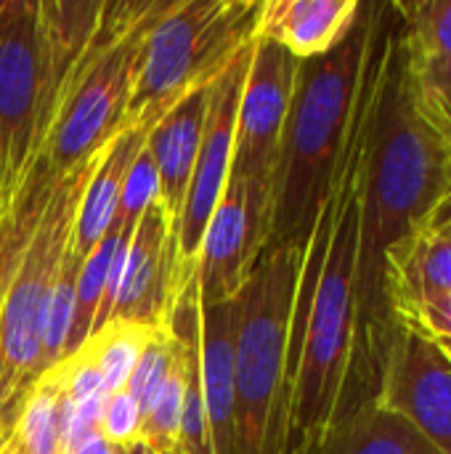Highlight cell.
Listing matches in <instances>:
<instances>
[{
	"label": "cell",
	"mask_w": 451,
	"mask_h": 454,
	"mask_svg": "<svg viewBox=\"0 0 451 454\" xmlns=\"http://www.w3.org/2000/svg\"><path fill=\"white\" fill-rule=\"evenodd\" d=\"M449 197L451 133L423 93L393 3H380L377 77L359 210L356 325L340 418L375 399L393 335L383 301V258L399 239L431 221Z\"/></svg>",
	"instance_id": "cell-1"
},
{
	"label": "cell",
	"mask_w": 451,
	"mask_h": 454,
	"mask_svg": "<svg viewBox=\"0 0 451 454\" xmlns=\"http://www.w3.org/2000/svg\"><path fill=\"white\" fill-rule=\"evenodd\" d=\"M377 5L362 3L351 32L324 56L300 61L279 146L266 253L306 250L330 197ZM260 255V258H263Z\"/></svg>",
	"instance_id": "cell-2"
},
{
	"label": "cell",
	"mask_w": 451,
	"mask_h": 454,
	"mask_svg": "<svg viewBox=\"0 0 451 454\" xmlns=\"http://www.w3.org/2000/svg\"><path fill=\"white\" fill-rule=\"evenodd\" d=\"M167 3H104L85 53L53 96L51 122L37 160L58 181L101 152L125 128L146 35ZM35 160V162H37Z\"/></svg>",
	"instance_id": "cell-3"
},
{
	"label": "cell",
	"mask_w": 451,
	"mask_h": 454,
	"mask_svg": "<svg viewBox=\"0 0 451 454\" xmlns=\"http://www.w3.org/2000/svg\"><path fill=\"white\" fill-rule=\"evenodd\" d=\"M303 255L266 253L237 295V454H284V370Z\"/></svg>",
	"instance_id": "cell-4"
},
{
	"label": "cell",
	"mask_w": 451,
	"mask_h": 454,
	"mask_svg": "<svg viewBox=\"0 0 451 454\" xmlns=\"http://www.w3.org/2000/svg\"><path fill=\"white\" fill-rule=\"evenodd\" d=\"M263 3L173 0L146 35L125 128L157 125L186 93L210 85L255 43Z\"/></svg>",
	"instance_id": "cell-5"
},
{
	"label": "cell",
	"mask_w": 451,
	"mask_h": 454,
	"mask_svg": "<svg viewBox=\"0 0 451 454\" xmlns=\"http://www.w3.org/2000/svg\"><path fill=\"white\" fill-rule=\"evenodd\" d=\"M106 146L72 168L51 189L40 221L0 309V434L13 436L24 399L43 378V311L53 277L69 250L85 186Z\"/></svg>",
	"instance_id": "cell-6"
},
{
	"label": "cell",
	"mask_w": 451,
	"mask_h": 454,
	"mask_svg": "<svg viewBox=\"0 0 451 454\" xmlns=\"http://www.w3.org/2000/svg\"><path fill=\"white\" fill-rule=\"evenodd\" d=\"M300 61L279 43L255 37L250 56L229 178L245 189L247 207V274L260 261L274 207V176L279 165V146L295 93Z\"/></svg>",
	"instance_id": "cell-7"
},
{
	"label": "cell",
	"mask_w": 451,
	"mask_h": 454,
	"mask_svg": "<svg viewBox=\"0 0 451 454\" xmlns=\"http://www.w3.org/2000/svg\"><path fill=\"white\" fill-rule=\"evenodd\" d=\"M51 122L40 3H0V207L16 202Z\"/></svg>",
	"instance_id": "cell-8"
},
{
	"label": "cell",
	"mask_w": 451,
	"mask_h": 454,
	"mask_svg": "<svg viewBox=\"0 0 451 454\" xmlns=\"http://www.w3.org/2000/svg\"><path fill=\"white\" fill-rule=\"evenodd\" d=\"M253 48L255 43L245 48L210 88L205 133L175 226V282L181 295L197 282L199 245L229 184L237 114H239V101H242V88H245Z\"/></svg>",
	"instance_id": "cell-9"
},
{
	"label": "cell",
	"mask_w": 451,
	"mask_h": 454,
	"mask_svg": "<svg viewBox=\"0 0 451 454\" xmlns=\"http://www.w3.org/2000/svg\"><path fill=\"white\" fill-rule=\"evenodd\" d=\"M178 298L175 231L159 202H154L114 255L93 335L114 325L162 330Z\"/></svg>",
	"instance_id": "cell-10"
},
{
	"label": "cell",
	"mask_w": 451,
	"mask_h": 454,
	"mask_svg": "<svg viewBox=\"0 0 451 454\" xmlns=\"http://www.w3.org/2000/svg\"><path fill=\"white\" fill-rule=\"evenodd\" d=\"M375 399L451 454V359L433 338L393 325Z\"/></svg>",
	"instance_id": "cell-11"
},
{
	"label": "cell",
	"mask_w": 451,
	"mask_h": 454,
	"mask_svg": "<svg viewBox=\"0 0 451 454\" xmlns=\"http://www.w3.org/2000/svg\"><path fill=\"white\" fill-rule=\"evenodd\" d=\"M444 293H451V218L436 213L383 258V301L391 325Z\"/></svg>",
	"instance_id": "cell-12"
},
{
	"label": "cell",
	"mask_w": 451,
	"mask_h": 454,
	"mask_svg": "<svg viewBox=\"0 0 451 454\" xmlns=\"http://www.w3.org/2000/svg\"><path fill=\"white\" fill-rule=\"evenodd\" d=\"M237 298L199 303V378L213 454H237Z\"/></svg>",
	"instance_id": "cell-13"
},
{
	"label": "cell",
	"mask_w": 451,
	"mask_h": 454,
	"mask_svg": "<svg viewBox=\"0 0 451 454\" xmlns=\"http://www.w3.org/2000/svg\"><path fill=\"white\" fill-rule=\"evenodd\" d=\"M210 85L194 88L186 93L149 133L146 146L154 157L157 176H159V207L173 223V231L178 226V215L183 207V197L194 173V162L199 154L202 133H205V117H207V98Z\"/></svg>",
	"instance_id": "cell-14"
},
{
	"label": "cell",
	"mask_w": 451,
	"mask_h": 454,
	"mask_svg": "<svg viewBox=\"0 0 451 454\" xmlns=\"http://www.w3.org/2000/svg\"><path fill=\"white\" fill-rule=\"evenodd\" d=\"M247 279V207L245 189L229 178L205 229L197 255L199 303L234 301Z\"/></svg>",
	"instance_id": "cell-15"
},
{
	"label": "cell",
	"mask_w": 451,
	"mask_h": 454,
	"mask_svg": "<svg viewBox=\"0 0 451 454\" xmlns=\"http://www.w3.org/2000/svg\"><path fill=\"white\" fill-rule=\"evenodd\" d=\"M356 0H271L260 5L258 37L279 43L298 61L330 53L356 24Z\"/></svg>",
	"instance_id": "cell-16"
},
{
	"label": "cell",
	"mask_w": 451,
	"mask_h": 454,
	"mask_svg": "<svg viewBox=\"0 0 451 454\" xmlns=\"http://www.w3.org/2000/svg\"><path fill=\"white\" fill-rule=\"evenodd\" d=\"M152 128L154 125L122 128L106 144V152H104L98 168L93 170V176L85 186V194L80 200V210H77V221H74L72 242H69V253L74 258L85 261L90 255V250L106 237L109 226L114 223L120 194H122V181H125L138 149L146 144Z\"/></svg>",
	"instance_id": "cell-17"
},
{
	"label": "cell",
	"mask_w": 451,
	"mask_h": 454,
	"mask_svg": "<svg viewBox=\"0 0 451 454\" xmlns=\"http://www.w3.org/2000/svg\"><path fill=\"white\" fill-rule=\"evenodd\" d=\"M314 454H444L377 399L343 415Z\"/></svg>",
	"instance_id": "cell-18"
},
{
	"label": "cell",
	"mask_w": 451,
	"mask_h": 454,
	"mask_svg": "<svg viewBox=\"0 0 451 454\" xmlns=\"http://www.w3.org/2000/svg\"><path fill=\"white\" fill-rule=\"evenodd\" d=\"M133 229H136V223L114 218L106 237L82 261L80 277H77V306H74V322H72V335H69V346H66V359L88 346V340L93 335L96 314H98V306L104 298V287L109 279V269L114 263L117 250L133 237Z\"/></svg>",
	"instance_id": "cell-19"
},
{
	"label": "cell",
	"mask_w": 451,
	"mask_h": 454,
	"mask_svg": "<svg viewBox=\"0 0 451 454\" xmlns=\"http://www.w3.org/2000/svg\"><path fill=\"white\" fill-rule=\"evenodd\" d=\"M64 394L61 367L48 370L27 394L16 420L13 442L21 454H61L58 442V407Z\"/></svg>",
	"instance_id": "cell-20"
},
{
	"label": "cell",
	"mask_w": 451,
	"mask_h": 454,
	"mask_svg": "<svg viewBox=\"0 0 451 454\" xmlns=\"http://www.w3.org/2000/svg\"><path fill=\"white\" fill-rule=\"evenodd\" d=\"M80 266H82V261L66 250V255L53 277V285L48 290L45 311H43V354H40L43 375L66 359V346H69L74 306H77Z\"/></svg>",
	"instance_id": "cell-21"
},
{
	"label": "cell",
	"mask_w": 451,
	"mask_h": 454,
	"mask_svg": "<svg viewBox=\"0 0 451 454\" xmlns=\"http://www.w3.org/2000/svg\"><path fill=\"white\" fill-rule=\"evenodd\" d=\"M167 335L175 343L178 362L175 370L152 404V410L141 420V434L138 442L152 447L157 454L173 452L178 447V428H181V415H183V396H186V338L175 327H165Z\"/></svg>",
	"instance_id": "cell-22"
},
{
	"label": "cell",
	"mask_w": 451,
	"mask_h": 454,
	"mask_svg": "<svg viewBox=\"0 0 451 454\" xmlns=\"http://www.w3.org/2000/svg\"><path fill=\"white\" fill-rule=\"evenodd\" d=\"M415 59L451 61V0L393 3Z\"/></svg>",
	"instance_id": "cell-23"
},
{
	"label": "cell",
	"mask_w": 451,
	"mask_h": 454,
	"mask_svg": "<svg viewBox=\"0 0 451 454\" xmlns=\"http://www.w3.org/2000/svg\"><path fill=\"white\" fill-rule=\"evenodd\" d=\"M154 330H141V327H125L114 325L93 335L85 346V351L93 356L104 386L109 394L125 391L130 383V375L144 354V346Z\"/></svg>",
	"instance_id": "cell-24"
},
{
	"label": "cell",
	"mask_w": 451,
	"mask_h": 454,
	"mask_svg": "<svg viewBox=\"0 0 451 454\" xmlns=\"http://www.w3.org/2000/svg\"><path fill=\"white\" fill-rule=\"evenodd\" d=\"M178 362V351L173 338L167 335V330H154L144 346V354L130 375L128 391L133 394V399L141 407V415H146L152 410V404L157 402V396L162 394V388L167 386L173 370Z\"/></svg>",
	"instance_id": "cell-25"
},
{
	"label": "cell",
	"mask_w": 451,
	"mask_h": 454,
	"mask_svg": "<svg viewBox=\"0 0 451 454\" xmlns=\"http://www.w3.org/2000/svg\"><path fill=\"white\" fill-rule=\"evenodd\" d=\"M159 200V176H157V165L154 157L149 152V146L144 144L122 181V194H120V205H117V215L122 221L138 223V218Z\"/></svg>",
	"instance_id": "cell-26"
},
{
	"label": "cell",
	"mask_w": 451,
	"mask_h": 454,
	"mask_svg": "<svg viewBox=\"0 0 451 454\" xmlns=\"http://www.w3.org/2000/svg\"><path fill=\"white\" fill-rule=\"evenodd\" d=\"M141 407L138 402L133 399V394L125 388V391H117V394H109L106 404H104V412H101V423H98V434L112 444V447H128L138 439L141 434Z\"/></svg>",
	"instance_id": "cell-27"
},
{
	"label": "cell",
	"mask_w": 451,
	"mask_h": 454,
	"mask_svg": "<svg viewBox=\"0 0 451 454\" xmlns=\"http://www.w3.org/2000/svg\"><path fill=\"white\" fill-rule=\"evenodd\" d=\"M409 56H412V51H409ZM412 67L417 72V80L423 85L425 98L431 101L433 112L439 114V120L447 125V130L451 133V61L415 59L412 56Z\"/></svg>",
	"instance_id": "cell-28"
},
{
	"label": "cell",
	"mask_w": 451,
	"mask_h": 454,
	"mask_svg": "<svg viewBox=\"0 0 451 454\" xmlns=\"http://www.w3.org/2000/svg\"><path fill=\"white\" fill-rule=\"evenodd\" d=\"M393 325H404L412 327L433 340H449L451 338V293H444L417 309H412L409 314L399 317Z\"/></svg>",
	"instance_id": "cell-29"
},
{
	"label": "cell",
	"mask_w": 451,
	"mask_h": 454,
	"mask_svg": "<svg viewBox=\"0 0 451 454\" xmlns=\"http://www.w3.org/2000/svg\"><path fill=\"white\" fill-rule=\"evenodd\" d=\"M125 454H157V452H154L152 447H146L144 442H138V439H136L133 444H128V447H125Z\"/></svg>",
	"instance_id": "cell-30"
},
{
	"label": "cell",
	"mask_w": 451,
	"mask_h": 454,
	"mask_svg": "<svg viewBox=\"0 0 451 454\" xmlns=\"http://www.w3.org/2000/svg\"><path fill=\"white\" fill-rule=\"evenodd\" d=\"M0 454H21L19 452V447H16V442H13V436H11V442L5 444V450H3Z\"/></svg>",
	"instance_id": "cell-31"
},
{
	"label": "cell",
	"mask_w": 451,
	"mask_h": 454,
	"mask_svg": "<svg viewBox=\"0 0 451 454\" xmlns=\"http://www.w3.org/2000/svg\"><path fill=\"white\" fill-rule=\"evenodd\" d=\"M436 343H439V346H441V348L447 351V356L451 359V338H449V340H436Z\"/></svg>",
	"instance_id": "cell-32"
},
{
	"label": "cell",
	"mask_w": 451,
	"mask_h": 454,
	"mask_svg": "<svg viewBox=\"0 0 451 454\" xmlns=\"http://www.w3.org/2000/svg\"><path fill=\"white\" fill-rule=\"evenodd\" d=\"M439 213H441V215H449V218H451V197L447 200V205H444V207H441Z\"/></svg>",
	"instance_id": "cell-33"
},
{
	"label": "cell",
	"mask_w": 451,
	"mask_h": 454,
	"mask_svg": "<svg viewBox=\"0 0 451 454\" xmlns=\"http://www.w3.org/2000/svg\"><path fill=\"white\" fill-rule=\"evenodd\" d=\"M109 454H125V447H112V450H109Z\"/></svg>",
	"instance_id": "cell-34"
},
{
	"label": "cell",
	"mask_w": 451,
	"mask_h": 454,
	"mask_svg": "<svg viewBox=\"0 0 451 454\" xmlns=\"http://www.w3.org/2000/svg\"><path fill=\"white\" fill-rule=\"evenodd\" d=\"M8 442H11V439H5V436H3V434H0V452H3V450H5V444H8Z\"/></svg>",
	"instance_id": "cell-35"
},
{
	"label": "cell",
	"mask_w": 451,
	"mask_h": 454,
	"mask_svg": "<svg viewBox=\"0 0 451 454\" xmlns=\"http://www.w3.org/2000/svg\"><path fill=\"white\" fill-rule=\"evenodd\" d=\"M165 454H181V452H178V450H173V452H165Z\"/></svg>",
	"instance_id": "cell-36"
},
{
	"label": "cell",
	"mask_w": 451,
	"mask_h": 454,
	"mask_svg": "<svg viewBox=\"0 0 451 454\" xmlns=\"http://www.w3.org/2000/svg\"><path fill=\"white\" fill-rule=\"evenodd\" d=\"M0 218H3V207H0Z\"/></svg>",
	"instance_id": "cell-37"
}]
</instances>
